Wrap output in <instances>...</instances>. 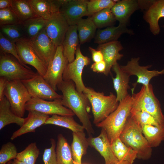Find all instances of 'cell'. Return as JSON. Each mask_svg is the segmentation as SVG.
<instances>
[{
    "label": "cell",
    "instance_id": "cell-14",
    "mask_svg": "<svg viewBox=\"0 0 164 164\" xmlns=\"http://www.w3.org/2000/svg\"><path fill=\"white\" fill-rule=\"evenodd\" d=\"M69 26L64 16L59 12L48 20L45 29L47 36L57 47L62 45Z\"/></svg>",
    "mask_w": 164,
    "mask_h": 164
},
{
    "label": "cell",
    "instance_id": "cell-16",
    "mask_svg": "<svg viewBox=\"0 0 164 164\" xmlns=\"http://www.w3.org/2000/svg\"><path fill=\"white\" fill-rule=\"evenodd\" d=\"M87 139L89 145L95 149L104 158L105 164H115L119 161L113 153L111 143L104 129L101 128L98 136L90 135Z\"/></svg>",
    "mask_w": 164,
    "mask_h": 164
},
{
    "label": "cell",
    "instance_id": "cell-15",
    "mask_svg": "<svg viewBox=\"0 0 164 164\" xmlns=\"http://www.w3.org/2000/svg\"><path fill=\"white\" fill-rule=\"evenodd\" d=\"M88 0H67L60 10L69 26L76 25L84 16H90L87 8Z\"/></svg>",
    "mask_w": 164,
    "mask_h": 164
},
{
    "label": "cell",
    "instance_id": "cell-45",
    "mask_svg": "<svg viewBox=\"0 0 164 164\" xmlns=\"http://www.w3.org/2000/svg\"><path fill=\"white\" fill-rule=\"evenodd\" d=\"M89 50L91 53L92 59L94 63L101 62L104 60L103 56L101 52L91 47H89Z\"/></svg>",
    "mask_w": 164,
    "mask_h": 164
},
{
    "label": "cell",
    "instance_id": "cell-24",
    "mask_svg": "<svg viewBox=\"0 0 164 164\" xmlns=\"http://www.w3.org/2000/svg\"><path fill=\"white\" fill-rule=\"evenodd\" d=\"M112 70L115 73V77H112L114 87L117 94L116 99L119 102L128 95V90L130 76L123 71L117 63L113 66Z\"/></svg>",
    "mask_w": 164,
    "mask_h": 164
},
{
    "label": "cell",
    "instance_id": "cell-30",
    "mask_svg": "<svg viewBox=\"0 0 164 164\" xmlns=\"http://www.w3.org/2000/svg\"><path fill=\"white\" fill-rule=\"evenodd\" d=\"M11 8L21 24L31 18L39 17L35 12L28 0H12Z\"/></svg>",
    "mask_w": 164,
    "mask_h": 164
},
{
    "label": "cell",
    "instance_id": "cell-21",
    "mask_svg": "<svg viewBox=\"0 0 164 164\" xmlns=\"http://www.w3.org/2000/svg\"><path fill=\"white\" fill-rule=\"evenodd\" d=\"M139 9L138 0H119L111 9L120 25L126 26L132 14Z\"/></svg>",
    "mask_w": 164,
    "mask_h": 164
},
{
    "label": "cell",
    "instance_id": "cell-17",
    "mask_svg": "<svg viewBox=\"0 0 164 164\" xmlns=\"http://www.w3.org/2000/svg\"><path fill=\"white\" fill-rule=\"evenodd\" d=\"M45 29L30 39L43 60L48 66L55 55L57 46L47 36Z\"/></svg>",
    "mask_w": 164,
    "mask_h": 164
},
{
    "label": "cell",
    "instance_id": "cell-38",
    "mask_svg": "<svg viewBox=\"0 0 164 164\" xmlns=\"http://www.w3.org/2000/svg\"><path fill=\"white\" fill-rule=\"evenodd\" d=\"M130 116L141 127L146 125L160 126L150 114L145 111L137 110L132 108Z\"/></svg>",
    "mask_w": 164,
    "mask_h": 164
},
{
    "label": "cell",
    "instance_id": "cell-28",
    "mask_svg": "<svg viewBox=\"0 0 164 164\" xmlns=\"http://www.w3.org/2000/svg\"><path fill=\"white\" fill-rule=\"evenodd\" d=\"M56 152L58 164H73L71 146L61 134L57 136Z\"/></svg>",
    "mask_w": 164,
    "mask_h": 164
},
{
    "label": "cell",
    "instance_id": "cell-26",
    "mask_svg": "<svg viewBox=\"0 0 164 164\" xmlns=\"http://www.w3.org/2000/svg\"><path fill=\"white\" fill-rule=\"evenodd\" d=\"M72 135L71 148L73 160L79 164H82V158L87 152L89 143L84 131L73 132Z\"/></svg>",
    "mask_w": 164,
    "mask_h": 164
},
{
    "label": "cell",
    "instance_id": "cell-34",
    "mask_svg": "<svg viewBox=\"0 0 164 164\" xmlns=\"http://www.w3.org/2000/svg\"><path fill=\"white\" fill-rule=\"evenodd\" d=\"M47 21L38 17L31 18L22 22L21 24L26 38L31 39L36 36L45 28Z\"/></svg>",
    "mask_w": 164,
    "mask_h": 164
},
{
    "label": "cell",
    "instance_id": "cell-13",
    "mask_svg": "<svg viewBox=\"0 0 164 164\" xmlns=\"http://www.w3.org/2000/svg\"><path fill=\"white\" fill-rule=\"evenodd\" d=\"M139 57L132 58L126 65L120 66L121 68L130 76L135 75L137 78L136 84H141L146 89L149 88V82L153 77L164 74V69L161 71L149 70L151 65L141 66L139 64Z\"/></svg>",
    "mask_w": 164,
    "mask_h": 164
},
{
    "label": "cell",
    "instance_id": "cell-43",
    "mask_svg": "<svg viewBox=\"0 0 164 164\" xmlns=\"http://www.w3.org/2000/svg\"><path fill=\"white\" fill-rule=\"evenodd\" d=\"M51 147L45 149L43 157L44 164H58L55 148L56 142L53 138L50 139Z\"/></svg>",
    "mask_w": 164,
    "mask_h": 164
},
{
    "label": "cell",
    "instance_id": "cell-37",
    "mask_svg": "<svg viewBox=\"0 0 164 164\" xmlns=\"http://www.w3.org/2000/svg\"><path fill=\"white\" fill-rule=\"evenodd\" d=\"M39 153V150L36 143L32 142L29 144L24 150L18 153L16 159L26 164H35Z\"/></svg>",
    "mask_w": 164,
    "mask_h": 164
},
{
    "label": "cell",
    "instance_id": "cell-18",
    "mask_svg": "<svg viewBox=\"0 0 164 164\" xmlns=\"http://www.w3.org/2000/svg\"><path fill=\"white\" fill-rule=\"evenodd\" d=\"M123 49L121 43L118 40L99 45L97 50L102 53L104 60L106 64L104 75H108L113 66L123 56V54L119 53Z\"/></svg>",
    "mask_w": 164,
    "mask_h": 164
},
{
    "label": "cell",
    "instance_id": "cell-3",
    "mask_svg": "<svg viewBox=\"0 0 164 164\" xmlns=\"http://www.w3.org/2000/svg\"><path fill=\"white\" fill-rule=\"evenodd\" d=\"M119 138L127 146L137 153V158L146 160L152 154V147L143 135L142 127L130 116Z\"/></svg>",
    "mask_w": 164,
    "mask_h": 164
},
{
    "label": "cell",
    "instance_id": "cell-1",
    "mask_svg": "<svg viewBox=\"0 0 164 164\" xmlns=\"http://www.w3.org/2000/svg\"><path fill=\"white\" fill-rule=\"evenodd\" d=\"M63 94L62 104L71 110L78 117L89 136L94 134V131L90 121V103L83 92L76 89L71 80H63L57 86Z\"/></svg>",
    "mask_w": 164,
    "mask_h": 164
},
{
    "label": "cell",
    "instance_id": "cell-47",
    "mask_svg": "<svg viewBox=\"0 0 164 164\" xmlns=\"http://www.w3.org/2000/svg\"><path fill=\"white\" fill-rule=\"evenodd\" d=\"M155 0H138V2L139 9L147 10L154 2Z\"/></svg>",
    "mask_w": 164,
    "mask_h": 164
},
{
    "label": "cell",
    "instance_id": "cell-27",
    "mask_svg": "<svg viewBox=\"0 0 164 164\" xmlns=\"http://www.w3.org/2000/svg\"><path fill=\"white\" fill-rule=\"evenodd\" d=\"M25 118L18 116L12 111L10 104L5 97L0 101V130L6 125L15 123L21 127L23 125Z\"/></svg>",
    "mask_w": 164,
    "mask_h": 164
},
{
    "label": "cell",
    "instance_id": "cell-23",
    "mask_svg": "<svg viewBox=\"0 0 164 164\" xmlns=\"http://www.w3.org/2000/svg\"><path fill=\"white\" fill-rule=\"evenodd\" d=\"M124 33L133 34V31L126 26L119 24L117 26H111L103 29H98L95 36L94 43L101 44L117 41Z\"/></svg>",
    "mask_w": 164,
    "mask_h": 164
},
{
    "label": "cell",
    "instance_id": "cell-32",
    "mask_svg": "<svg viewBox=\"0 0 164 164\" xmlns=\"http://www.w3.org/2000/svg\"><path fill=\"white\" fill-rule=\"evenodd\" d=\"M80 44L89 41L94 36L97 28L90 16L87 18H81L77 25Z\"/></svg>",
    "mask_w": 164,
    "mask_h": 164
},
{
    "label": "cell",
    "instance_id": "cell-33",
    "mask_svg": "<svg viewBox=\"0 0 164 164\" xmlns=\"http://www.w3.org/2000/svg\"><path fill=\"white\" fill-rule=\"evenodd\" d=\"M52 124L63 127L70 130L73 132L84 131L82 125L76 122L73 116L54 114L49 117L44 125Z\"/></svg>",
    "mask_w": 164,
    "mask_h": 164
},
{
    "label": "cell",
    "instance_id": "cell-51",
    "mask_svg": "<svg viewBox=\"0 0 164 164\" xmlns=\"http://www.w3.org/2000/svg\"><path fill=\"white\" fill-rule=\"evenodd\" d=\"M12 161H10L8 162L6 164H11L12 163Z\"/></svg>",
    "mask_w": 164,
    "mask_h": 164
},
{
    "label": "cell",
    "instance_id": "cell-46",
    "mask_svg": "<svg viewBox=\"0 0 164 164\" xmlns=\"http://www.w3.org/2000/svg\"><path fill=\"white\" fill-rule=\"evenodd\" d=\"M8 81L5 77H0V101L3 100L5 97L4 92Z\"/></svg>",
    "mask_w": 164,
    "mask_h": 164
},
{
    "label": "cell",
    "instance_id": "cell-41",
    "mask_svg": "<svg viewBox=\"0 0 164 164\" xmlns=\"http://www.w3.org/2000/svg\"><path fill=\"white\" fill-rule=\"evenodd\" d=\"M17 154V149L13 143L8 142L4 144L0 150V164H6L16 159Z\"/></svg>",
    "mask_w": 164,
    "mask_h": 164
},
{
    "label": "cell",
    "instance_id": "cell-7",
    "mask_svg": "<svg viewBox=\"0 0 164 164\" xmlns=\"http://www.w3.org/2000/svg\"><path fill=\"white\" fill-rule=\"evenodd\" d=\"M37 73L21 64L11 54L0 52V77L8 81L25 80L32 78Z\"/></svg>",
    "mask_w": 164,
    "mask_h": 164
},
{
    "label": "cell",
    "instance_id": "cell-36",
    "mask_svg": "<svg viewBox=\"0 0 164 164\" xmlns=\"http://www.w3.org/2000/svg\"><path fill=\"white\" fill-rule=\"evenodd\" d=\"M0 32L6 38L15 43L26 38L21 24L5 25L0 26Z\"/></svg>",
    "mask_w": 164,
    "mask_h": 164
},
{
    "label": "cell",
    "instance_id": "cell-35",
    "mask_svg": "<svg viewBox=\"0 0 164 164\" xmlns=\"http://www.w3.org/2000/svg\"><path fill=\"white\" fill-rule=\"evenodd\" d=\"M90 17L97 28L112 26L116 21L110 8L103 9Z\"/></svg>",
    "mask_w": 164,
    "mask_h": 164
},
{
    "label": "cell",
    "instance_id": "cell-48",
    "mask_svg": "<svg viewBox=\"0 0 164 164\" xmlns=\"http://www.w3.org/2000/svg\"><path fill=\"white\" fill-rule=\"evenodd\" d=\"M12 0H0V9L11 7Z\"/></svg>",
    "mask_w": 164,
    "mask_h": 164
},
{
    "label": "cell",
    "instance_id": "cell-29",
    "mask_svg": "<svg viewBox=\"0 0 164 164\" xmlns=\"http://www.w3.org/2000/svg\"><path fill=\"white\" fill-rule=\"evenodd\" d=\"M111 144L113 153L119 161H128L133 164L137 158L136 152L125 145L119 137Z\"/></svg>",
    "mask_w": 164,
    "mask_h": 164
},
{
    "label": "cell",
    "instance_id": "cell-2",
    "mask_svg": "<svg viewBox=\"0 0 164 164\" xmlns=\"http://www.w3.org/2000/svg\"><path fill=\"white\" fill-rule=\"evenodd\" d=\"M132 103V97L128 94L119 102L115 111L103 121L95 125L105 130L111 143L119 137L130 115Z\"/></svg>",
    "mask_w": 164,
    "mask_h": 164
},
{
    "label": "cell",
    "instance_id": "cell-9",
    "mask_svg": "<svg viewBox=\"0 0 164 164\" xmlns=\"http://www.w3.org/2000/svg\"><path fill=\"white\" fill-rule=\"evenodd\" d=\"M75 55L74 60L67 65L63 74V79L64 81L72 80L76 85L77 90L82 93L86 88L82 80L83 70L85 66L90 63L91 60L82 54L79 45L77 47Z\"/></svg>",
    "mask_w": 164,
    "mask_h": 164
},
{
    "label": "cell",
    "instance_id": "cell-49",
    "mask_svg": "<svg viewBox=\"0 0 164 164\" xmlns=\"http://www.w3.org/2000/svg\"><path fill=\"white\" fill-rule=\"evenodd\" d=\"M11 164H26L24 162L18 160L16 159H13V160L12 161Z\"/></svg>",
    "mask_w": 164,
    "mask_h": 164
},
{
    "label": "cell",
    "instance_id": "cell-53",
    "mask_svg": "<svg viewBox=\"0 0 164 164\" xmlns=\"http://www.w3.org/2000/svg\"><path fill=\"white\" fill-rule=\"evenodd\" d=\"M163 27L164 28V25H163Z\"/></svg>",
    "mask_w": 164,
    "mask_h": 164
},
{
    "label": "cell",
    "instance_id": "cell-31",
    "mask_svg": "<svg viewBox=\"0 0 164 164\" xmlns=\"http://www.w3.org/2000/svg\"><path fill=\"white\" fill-rule=\"evenodd\" d=\"M141 127L143 135L152 148L158 146L164 141V126L146 125Z\"/></svg>",
    "mask_w": 164,
    "mask_h": 164
},
{
    "label": "cell",
    "instance_id": "cell-52",
    "mask_svg": "<svg viewBox=\"0 0 164 164\" xmlns=\"http://www.w3.org/2000/svg\"><path fill=\"white\" fill-rule=\"evenodd\" d=\"M73 164H79L77 162L74 161H73Z\"/></svg>",
    "mask_w": 164,
    "mask_h": 164
},
{
    "label": "cell",
    "instance_id": "cell-8",
    "mask_svg": "<svg viewBox=\"0 0 164 164\" xmlns=\"http://www.w3.org/2000/svg\"><path fill=\"white\" fill-rule=\"evenodd\" d=\"M19 56L25 64L34 67L38 74L43 77L47 70L48 66L35 48L31 40L25 38L15 43Z\"/></svg>",
    "mask_w": 164,
    "mask_h": 164
},
{
    "label": "cell",
    "instance_id": "cell-22",
    "mask_svg": "<svg viewBox=\"0 0 164 164\" xmlns=\"http://www.w3.org/2000/svg\"><path fill=\"white\" fill-rule=\"evenodd\" d=\"M162 17H164V0H155L143 16L144 19L149 25L150 31L154 35L160 33L159 21Z\"/></svg>",
    "mask_w": 164,
    "mask_h": 164
},
{
    "label": "cell",
    "instance_id": "cell-4",
    "mask_svg": "<svg viewBox=\"0 0 164 164\" xmlns=\"http://www.w3.org/2000/svg\"><path fill=\"white\" fill-rule=\"evenodd\" d=\"M89 100L94 117L93 123L96 125L104 120L117 108L119 102L116 96L110 92L105 96L103 92H97L87 87L83 92Z\"/></svg>",
    "mask_w": 164,
    "mask_h": 164
},
{
    "label": "cell",
    "instance_id": "cell-12",
    "mask_svg": "<svg viewBox=\"0 0 164 164\" xmlns=\"http://www.w3.org/2000/svg\"><path fill=\"white\" fill-rule=\"evenodd\" d=\"M21 81L32 97L50 101L62 98V95L57 93L43 77L39 74L32 78Z\"/></svg>",
    "mask_w": 164,
    "mask_h": 164
},
{
    "label": "cell",
    "instance_id": "cell-6",
    "mask_svg": "<svg viewBox=\"0 0 164 164\" xmlns=\"http://www.w3.org/2000/svg\"><path fill=\"white\" fill-rule=\"evenodd\" d=\"M4 94L13 112L18 116L23 118L26 104L32 96L21 80L8 81Z\"/></svg>",
    "mask_w": 164,
    "mask_h": 164
},
{
    "label": "cell",
    "instance_id": "cell-5",
    "mask_svg": "<svg viewBox=\"0 0 164 164\" xmlns=\"http://www.w3.org/2000/svg\"><path fill=\"white\" fill-rule=\"evenodd\" d=\"M132 97L133 100L132 109L148 113L160 125L164 126V115L160 102L154 94L151 84H149L147 89L142 85L140 91L137 93H134L132 91Z\"/></svg>",
    "mask_w": 164,
    "mask_h": 164
},
{
    "label": "cell",
    "instance_id": "cell-42",
    "mask_svg": "<svg viewBox=\"0 0 164 164\" xmlns=\"http://www.w3.org/2000/svg\"><path fill=\"white\" fill-rule=\"evenodd\" d=\"M21 24L11 7L0 9V26Z\"/></svg>",
    "mask_w": 164,
    "mask_h": 164
},
{
    "label": "cell",
    "instance_id": "cell-10",
    "mask_svg": "<svg viewBox=\"0 0 164 164\" xmlns=\"http://www.w3.org/2000/svg\"><path fill=\"white\" fill-rule=\"evenodd\" d=\"M69 63L63 55V45L58 46L55 55L48 66L47 72L43 77L55 91L57 85L63 80V74Z\"/></svg>",
    "mask_w": 164,
    "mask_h": 164
},
{
    "label": "cell",
    "instance_id": "cell-20",
    "mask_svg": "<svg viewBox=\"0 0 164 164\" xmlns=\"http://www.w3.org/2000/svg\"><path fill=\"white\" fill-rule=\"evenodd\" d=\"M27 117L25 118L22 125L12 134L10 139L13 140L24 134L35 132V130L41 125L45 124L49 115L36 111H29Z\"/></svg>",
    "mask_w": 164,
    "mask_h": 164
},
{
    "label": "cell",
    "instance_id": "cell-40",
    "mask_svg": "<svg viewBox=\"0 0 164 164\" xmlns=\"http://www.w3.org/2000/svg\"><path fill=\"white\" fill-rule=\"evenodd\" d=\"M119 0H91L87 2V10L90 16L107 8L111 9Z\"/></svg>",
    "mask_w": 164,
    "mask_h": 164
},
{
    "label": "cell",
    "instance_id": "cell-25",
    "mask_svg": "<svg viewBox=\"0 0 164 164\" xmlns=\"http://www.w3.org/2000/svg\"><path fill=\"white\" fill-rule=\"evenodd\" d=\"M77 25L69 26L62 44L63 53L69 63L73 62L75 59V55L79 39Z\"/></svg>",
    "mask_w": 164,
    "mask_h": 164
},
{
    "label": "cell",
    "instance_id": "cell-39",
    "mask_svg": "<svg viewBox=\"0 0 164 164\" xmlns=\"http://www.w3.org/2000/svg\"><path fill=\"white\" fill-rule=\"evenodd\" d=\"M0 52L11 55L15 57L21 64L25 67L31 69L21 60L18 55L15 43L7 39L0 32Z\"/></svg>",
    "mask_w": 164,
    "mask_h": 164
},
{
    "label": "cell",
    "instance_id": "cell-44",
    "mask_svg": "<svg viewBox=\"0 0 164 164\" xmlns=\"http://www.w3.org/2000/svg\"><path fill=\"white\" fill-rule=\"evenodd\" d=\"M91 68L94 72L104 73L106 70V64L103 60L100 62L94 63L91 65Z\"/></svg>",
    "mask_w": 164,
    "mask_h": 164
},
{
    "label": "cell",
    "instance_id": "cell-19",
    "mask_svg": "<svg viewBox=\"0 0 164 164\" xmlns=\"http://www.w3.org/2000/svg\"><path fill=\"white\" fill-rule=\"evenodd\" d=\"M32 8L39 17L49 20L55 13L60 12L67 0H28Z\"/></svg>",
    "mask_w": 164,
    "mask_h": 164
},
{
    "label": "cell",
    "instance_id": "cell-50",
    "mask_svg": "<svg viewBox=\"0 0 164 164\" xmlns=\"http://www.w3.org/2000/svg\"><path fill=\"white\" fill-rule=\"evenodd\" d=\"M115 164H132L130 162L126 161H119Z\"/></svg>",
    "mask_w": 164,
    "mask_h": 164
},
{
    "label": "cell",
    "instance_id": "cell-11",
    "mask_svg": "<svg viewBox=\"0 0 164 164\" xmlns=\"http://www.w3.org/2000/svg\"><path fill=\"white\" fill-rule=\"evenodd\" d=\"M61 99L48 101L32 97L26 104L25 110L36 111L49 115L74 116V113L71 110L62 104Z\"/></svg>",
    "mask_w": 164,
    "mask_h": 164
}]
</instances>
